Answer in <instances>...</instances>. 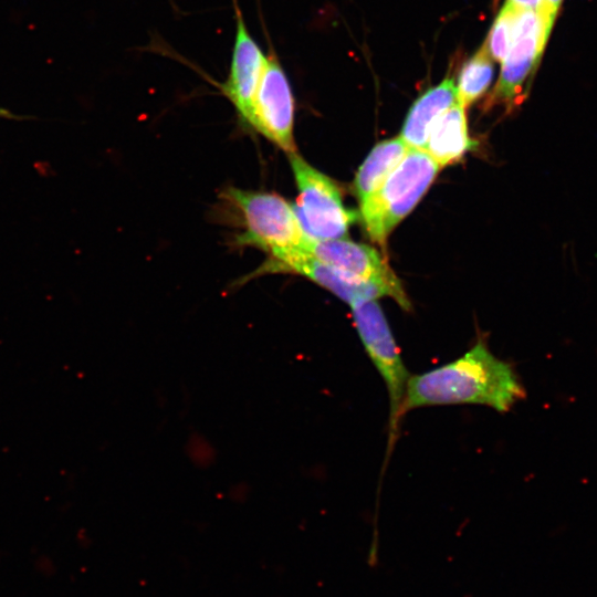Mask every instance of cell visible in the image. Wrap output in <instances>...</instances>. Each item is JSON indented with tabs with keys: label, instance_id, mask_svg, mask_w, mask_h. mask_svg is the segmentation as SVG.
<instances>
[{
	"label": "cell",
	"instance_id": "obj_1",
	"mask_svg": "<svg viewBox=\"0 0 597 597\" xmlns=\"http://www.w3.org/2000/svg\"><path fill=\"white\" fill-rule=\"evenodd\" d=\"M525 396L514 367L496 357L486 342L479 338L458 358L410 375L401 415L417 408L448 405H481L503 413Z\"/></svg>",
	"mask_w": 597,
	"mask_h": 597
},
{
	"label": "cell",
	"instance_id": "obj_2",
	"mask_svg": "<svg viewBox=\"0 0 597 597\" xmlns=\"http://www.w3.org/2000/svg\"><path fill=\"white\" fill-rule=\"evenodd\" d=\"M222 198L239 216L243 231L237 243L263 250L266 262L283 261L295 253L305 252L308 237L303 232L293 205L273 192L228 188Z\"/></svg>",
	"mask_w": 597,
	"mask_h": 597
},
{
	"label": "cell",
	"instance_id": "obj_3",
	"mask_svg": "<svg viewBox=\"0 0 597 597\" xmlns=\"http://www.w3.org/2000/svg\"><path fill=\"white\" fill-rule=\"evenodd\" d=\"M440 166L423 148H409L381 186L360 203L363 221L373 241L386 247L396 226L425 196Z\"/></svg>",
	"mask_w": 597,
	"mask_h": 597
},
{
	"label": "cell",
	"instance_id": "obj_4",
	"mask_svg": "<svg viewBox=\"0 0 597 597\" xmlns=\"http://www.w3.org/2000/svg\"><path fill=\"white\" fill-rule=\"evenodd\" d=\"M355 328L365 353L380 375L389 399L388 459L398 437L401 407L410 377L387 318L376 300L350 304Z\"/></svg>",
	"mask_w": 597,
	"mask_h": 597
},
{
	"label": "cell",
	"instance_id": "obj_5",
	"mask_svg": "<svg viewBox=\"0 0 597 597\" xmlns=\"http://www.w3.org/2000/svg\"><path fill=\"white\" fill-rule=\"evenodd\" d=\"M298 197L293 209L303 232L313 240L341 239L356 219L336 184L296 153L289 154Z\"/></svg>",
	"mask_w": 597,
	"mask_h": 597
},
{
	"label": "cell",
	"instance_id": "obj_6",
	"mask_svg": "<svg viewBox=\"0 0 597 597\" xmlns=\"http://www.w3.org/2000/svg\"><path fill=\"white\" fill-rule=\"evenodd\" d=\"M554 19L544 9L516 10L512 46L489 106L503 104L507 111H513L524 101L528 90L526 83L538 63Z\"/></svg>",
	"mask_w": 597,
	"mask_h": 597
},
{
	"label": "cell",
	"instance_id": "obj_7",
	"mask_svg": "<svg viewBox=\"0 0 597 597\" xmlns=\"http://www.w3.org/2000/svg\"><path fill=\"white\" fill-rule=\"evenodd\" d=\"M294 112L295 102L289 76L275 51L270 46L249 127L284 151L295 153Z\"/></svg>",
	"mask_w": 597,
	"mask_h": 597
},
{
	"label": "cell",
	"instance_id": "obj_8",
	"mask_svg": "<svg viewBox=\"0 0 597 597\" xmlns=\"http://www.w3.org/2000/svg\"><path fill=\"white\" fill-rule=\"evenodd\" d=\"M304 251L356 277L386 286L405 311L411 308L398 277L379 252L347 239L313 240L307 238Z\"/></svg>",
	"mask_w": 597,
	"mask_h": 597
},
{
	"label": "cell",
	"instance_id": "obj_9",
	"mask_svg": "<svg viewBox=\"0 0 597 597\" xmlns=\"http://www.w3.org/2000/svg\"><path fill=\"white\" fill-rule=\"evenodd\" d=\"M265 63L266 54L250 33L241 11L235 7L231 62L221 91L234 106L241 123L248 126Z\"/></svg>",
	"mask_w": 597,
	"mask_h": 597
},
{
	"label": "cell",
	"instance_id": "obj_10",
	"mask_svg": "<svg viewBox=\"0 0 597 597\" xmlns=\"http://www.w3.org/2000/svg\"><path fill=\"white\" fill-rule=\"evenodd\" d=\"M262 272H289L308 277L349 305L359 300H377L390 296L383 284L366 281L329 265L306 252L295 253L280 262H266Z\"/></svg>",
	"mask_w": 597,
	"mask_h": 597
},
{
	"label": "cell",
	"instance_id": "obj_11",
	"mask_svg": "<svg viewBox=\"0 0 597 597\" xmlns=\"http://www.w3.org/2000/svg\"><path fill=\"white\" fill-rule=\"evenodd\" d=\"M455 102L457 87L453 78H446L431 87L410 107L400 138L409 148H425L432 126Z\"/></svg>",
	"mask_w": 597,
	"mask_h": 597
},
{
	"label": "cell",
	"instance_id": "obj_12",
	"mask_svg": "<svg viewBox=\"0 0 597 597\" xmlns=\"http://www.w3.org/2000/svg\"><path fill=\"white\" fill-rule=\"evenodd\" d=\"M474 145L468 134L465 107L457 101L437 119L423 149L441 168L461 159Z\"/></svg>",
	"mask_w": 597,
	"mask_h": 597
},
{
	"label": "cell",
	"instance_id": "obj_13",
	"mask_svg": "<svg viewBox=\"0 0 597 597\" xmlns=\"http://www.w3.org/2000/svg\"><path fill=\"white\" fill-rule=\"evenodd\" d=\"M409 150L400 138L378 143L360 165L354 181V189L359 203L374 193Z\"/></svg>",
	"mask_w": 597,
	"mask_h": 597
},
{
	"label": "cell",
	"instance_id": "obj_14",
	"mask_svg": "<svg viewBox=\"0 0 597 597\" xmlns=\"http://www.w3.org/2000/svg\"><path fill=\"white\" fill-rule=\"evenodd\" d=\"M494 73L493 60L482 46L462 66L457 87V101L468 107L488 90Z\"/></svg>",
	"mask_w": 597,
	"mask_h": 597
},
{
	"label": "cell",
	"instance_id": "obj_15",
	"mask_svg": "<svg viewBox=\"0 0 597 597\" xmlns=\"http://www.w3.org/2000/svg\"><path fill=\"white\" fill-rule=\"evenodd\" d=\"M516 10L517 9L505 3L496 17L485 44L483 45L490 57L496 62L504 61L512 45L513 24Z\"/></svg>",
	"mask_w": 597,
	"mask_h": 597
},
{
	"label": "cell",
	"instance_id": "obj_16",
	"mask_svg": "<svg viewBox=\"0 0 597 597\" xmlns=\"http://www.w3.org/2000/svg\"><path fill=\"white\" fill-rule=\"evenodd\" d=\"M506 3L517 10L540 11L544 8V0H507Z\"/></svg>",
	"mask_w": 597,
	"mask_h": 597
},
{
	"label": "cell",
	"instance_id": "obj_17",
	"mask_svg": "<svg viewBox=\"0 0 597 597\" xmlns=\"http://www.w3.org/2000/svg\"><path fill=\"white\" fill-rule=\"evenodd\" d=\"M562 0H544V10L555 18Z\"/></svg>",
	"mask_w": 597,
	"mask_h": 597
},
{
	"label": "cell",
	"instance_id": "obj_18",
	"mask_svg": "<svg viewBox=\"0 0 597 597\" xmlns=\"http://www.w3.org/2000/svg\"><path fill=\"white\" fill-rule=\"evenodd\" d=\"M0 117H12V114L4 108H0Z\"/></svg>",
	"mask_w": 597,
	"mask_h": 597
}]
</instances>
